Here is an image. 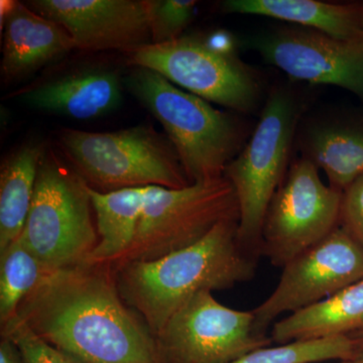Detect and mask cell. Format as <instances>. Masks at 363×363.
Here are the masks:
<instances>
[{"mask_svg":"<svg viewBox=\"0 0 363 363\" xmlns=\"http://www.w3.org/2000/svg\"><path fill=\"white\" fill-rule=\"evenodd\" d=\"M88 186L64 159L44 150L20 238L52 272L87 262L97 247Z\"/></svg>","mask_w":363,"mask_h":363,"instance_id":"obj_5","label":"cell"},{"mask_svg":"<svg viewBox=\"0 0 363 363\" xmlns=\"http://www.w3.org/2000/svg\"><path fill=\"white\" fill-rule=\"evenodd\" d=\"M4 30L1 77L6 84L23 80L40 69L65 58L76 49L65 28L16 1L0 23Z\"/></svg>","mask_w":363,"mask_h":363,"instance_id":"obj_15","label":"cell"},{"mask_svg":"<svg viewBox=\"0 0 363 363\" xmlns=\"http://www.w3.org/2000/svg\"><path fill=\"white\" fill-rule=\"evenodd\" d=\"M1 336L16 345L25 363H83L40 337L18 315L2 325Z\"/></svg>","mask_w":363,"mask_h":363,"instance_id":"obj_24","label":"cell"},{"mask_svg":"<svg viewBox=\"0 0 363 363\" xmlns=\"http://www.w3.org/2000/svg\"><path fill=\"white\" fill-rule=\"evenodd\" d=\"M238 221H222L195 245L160 259L112 266L121 298L152 335L200 291L228 290L255 278L257 259L241 247Z\"/></svg>","mask_w":363,"mask_h":363,"instance_id":"obj_2","label":"cell"},{"mask_svg":"<svg viewBox=\"0 0 363 363\" xmlns=\"http://www.w3.org/2000/svg\"><path fill=\"white\" fill-rule=\"evenodd\" d=\"M150 187L108 193L88 187L99 241L86 262L113 264L130 250Z\"/></svg>","mask_w":363,"mask_h":363,"instance_id":"obj_19","label":"cell"},{"mask_svg":"<svg viewBox=\"0 0 363 363\" xmlns=\"http://www.w3.org/2000/svg\"><path fill=\"white\" fill-rule=\"evenodd\" d=\"M0 363H25L16 345L4 337L0 342Z\"/></svg>","mask_w":363,"mask_h":363,"instance_id":"obj_26","label":"cell"},{"mask_svg":"<svg viewBox=\"0 0 363 363\" xmlns=\"http://www.w3.org/2000/svg\"><path fill=\"white\" fill-rule=\"evenodd\" d=\"M347 363H363V350H358L357 355Z\"/></svg>","mask_w":363,"mask_h":363,"instance_id":"obj_28","label":"cell"},{"mask_svg":"<svg viewBox=\"0 0 363 363\" xmlns=\"http://www.w3.org/2000/svg\"><path fill=\"white\" fill-rule=\"evenodd\" d=\"M26 6L63 26L82 51L130 55L152 45L145 0H33Z\"/></svg>","mask_w":363,"mask_h":363,"instance_id":"obj_13","label":"cell"},{"mask_svg":"<svg viewBox=\"0 0 363 363\" xmlns=\"http://www.w3.org/2000/svg\"><path fill=\"white\" fill-rule=\"evenodd\" d=\"M363 279V250L338 226L285 267L277 288L252 310L255 335L266 337L277 318L326 300Z\"/></svg>","mask_w":363,"mask_h":363,"instance_id":"obj_11","label":"cell"},{"mask_svg":"<svg viewBox=\"0 0 363 363\" xmlns=\"http://www.w3.org/2000/svg\"><path fill=\"white\" fill-rule=\"evenodd\" d=\"M226 13L252 14L288 21L334 39H363V2L332 4L319 0H226Z\"/></svg>","mask_w":363,"mask_h":363,"instance_id":"obj_16","label":"cell"},{"mask_svg":"<svg viewBox=\"0 0 363 363\" xmlns=\"http://www.w3.org/2000/svg\"><path fill=\"white\" fill-rule=\"evenodd\" d=\"M250 47L296 80L337 86L363 100V39L341 40L295 26L253 37Z\"/></svg>","mask_w":363,"mask_h":363,"instance_id":"obj_12","label":"cell"},{"mask_svg":"<svg viewBox=\"0 0 363 363\" xmlns=\"http://www.w3.org/2000/svg\"><path fill=\"white\" fill-rule=\"evenodd\" d=\"M303 157L322 169L329 186L343 192L363 174V123L322 119L301 136Z\"/></svg>","mask_w":363,"mask_h":363,"instance_id":"obj_17","label":"cell"},{"mask_svg":"<svg viewBox=\"0 0 363 363\" xmlns=\"http://www.w3.org/2000/svg\"><path fill=\"white\" fill-rule=\"evenodd\" d=\"M228 219L240 220V208L233 185L224 176L183 189L150 186L133 245L111 266L184 250Z\"/></svg>","mask_w":363,"mask_h":363,"instance_id":"obj_7","label":"cell"},{"mask_svg":"<svg viewBox=\"0 0 363 363\" xmlns=\"http://www.w3.org/2000/svg\"><path fill=\"white\" fill-rule=\"evenodd\" d=\"M339 226L363 250V174L342 192Z\"/></svg>","mask_w":363,"mask_h":363,"instance_id":"obj_25","label":"cell"},{"mask_svg":"<svg viewBox=\"0 0 363 363\" xmlns=\"http://www.w3.org/2000/svg\"><path fill=\"white\" fill-rule=\"evenodd\" d=\"M302 105L290 90L276 88L264 105L247 145L226 167L240 208L238 238L255 257L260 255L267 207L286 174Z\"/></svg>","mask_w":363,"mask_h":363,"instance_id":"obj_6","label":"cell"},{"mask_svg":"<svg viewBox=\"0 0 363 363\" xmlns=\"http://www.w3.org/2000/svg\"><path fill=\"white\" fill-rule=\"evenodd\" d=\"M128 63L157 72L196 96L235 111L247 113L259 101L255 70L234 50L215 47L207 38L188 35L145 45L130 54Z\"/></svg>","mask_w":363,"mask_h":363,"instance_id":"obj_8","label":"cell"},{"mask_svg":"<svg viewBox=\"0 0 363 363\" xmlns=\"http://www.w3.org/2000/svg\"><path fill=\"white\" fill-rule=\"evenodd\" d=\"M357 353V346L350 336H335L267 346L253 350L230 363H317L326 360L350 362Z\"/></svg>","mask_w":363,"mask_h":363,"instance_id":"obj_22","label":"cell"},{"mask_svg":"<svg viewBox=\"0 0 363 363\" xmlns=\"http://www.w3.org/2000/svg\"><path fill=\"white\" fill-rule=\"evenodd\" d=\"M45 149L26 143L4 160L0 171V252L20 238L32 206Z\"/></svg>","mask_w":363,"mask_h":363,"instance_id":"obj_20","label":"cell"},{"mask_svg":"<svg viewBox=\"0 0 363 363\" xmlns=\"http://www.w3.org/2000/svg\"><path fill=\"white\" fill-rule=\"evenodd\" d=\"M340 363H347V362H341Z\"/></svg>","mask_w":363,"mask_h":363,"instance_id":"obj_29","label":"cell"},{"mask_svg":"<svg viewBox=\"0 0 363 363\" xmlns=\"http://www.w3.org/2000/svg\"><path fill=\"white\" fill-rule=\"evenodd\" d=\"M124 83L166 130L191 184L224 176L245 138L235 117L150 69L133 67Z\"/></svg>","mask_w":363,"mask_h":363,"instance_id":"obj_3","label":"cell"},{"mask_svg":"<svg viewBox=\"0 0 363 363\" xmlns=\"http://www.w3.org/2000/svg\"><path fill=\"white\" fill-rule=\"evenodd\" d=\"M316 164L294 162L272 196L262 229L260 255L285 267L339 226L342 192L325 185Z\"/></svg>","mask_w":363,"mask_h":363,"instance_id":"obj_9","label":"cell"},{"mask_svg":"<svg viewBox=\"0 0 363 363\" xmlns=\"http://www.w3.org/2000/svg\"><path fill=\"white\" fill-rule=\"evenodd\" d=\"M152 44L172 42L182 37L195 18L194 0H145Z\"/></svg>","mask_w":363,"mask_h":363,"instance_id":"obj_23","label":"cell"},{"mask_svg":"<svg viewBox=\"0 0 363 363\" xmlns=\"http://www.w3.org/2000/svg\"><path fill=\"white\" fill-rule=\"evenodd\" d=\"M49 274L38 257L18 238L0 252V323L18 315L23 298Z\"/></svg>","mask_w":363,"mask_h":363,"instance_id":"obj_21","label":"cell"},{"mask_svg":"<svg viewBox=\"0 0 363 363\" xmlns=\"http://www.w3.org/2000/svg\"><path fill=\"white\" fill-rule=\"evenodd\" d=\"M18 315L83 363H160L154 335L121 298L111 264L84 262L49 272Z\"/></svg>","mask_w":363,"mask_h":363,"instance_id":"obj_1","label":"cell"},{"mask_svg":"<svg viewBox=\"0 0 363 363\" xmlns=\"http://www.w3.org/2000/svg\"><path fill=\"white\" fill-rule=\"evenodd\" d=\"M59 145L69 166L97 192L191 185L173 143L152 126L108 133L66 128Z\"/></svg>","mask_w":363,"mask_h":363,"instance_id":"obj_4","label":"cell"},{"mask_svg":"<svg viewBox=\"0 0 363 363\" xmlns=\"http://www.w3.org/2000/svg\"><path fill=\"white\" fill-rule=\"evenodd\" d=\"M252 311L219 303L211 291L193 296L155 337L160 363H230L272 342L253 332Z\"/></svg>","mask_w":363,"mask_h":363,"instance_id":"obj_10","label":"cell"},{"mask_svg":"<svg viewBox=\"0 0 363 363\" xmlns=\"http://www.w3.org/2000/svg\"><path fill=\"white\" fill-rule=\"evenodd\" d=\"M20 100L50 113L89 121L111 113L123 99V80L116 69L86 65L18 92Z\"/></svg>","mask_w":363,"mask_h":363,"instance_id":"obj_14","label":"cell"},{"mask_svg":"<svg viewBox=\"0 0 363 363\" xmlns=\"http://www.w3.org/2000/svg\"><path fill=\"white\" fill-rule=\"evenodd\" d=\"M363 331V279L335 295L274 322L272 340L278 344L350 336Z\"/></svg>","mask_w":363,"mask_h":363,"instance_id":"obj_18","label":"cell"},{"mask_svg":"<svg viewBox=\"0 0 363 363\" xmlns=\"http://www.w3.org/2000/svg\"><path fill=\"white\" fill-rule=\"evenodd\" d=\"M350 336L354 341L357 351L363 350V331L357 332V333L351 334Z\"/></svg>","mask_w":363,"mask_h":363,"instance_id":"obj_27","label":"cell"}]
</instances>
